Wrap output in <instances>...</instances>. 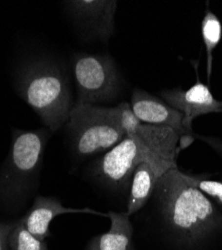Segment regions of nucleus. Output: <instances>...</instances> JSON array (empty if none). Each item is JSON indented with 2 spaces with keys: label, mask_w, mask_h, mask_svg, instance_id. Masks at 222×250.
I'll list each match as a JSON object with an SVG mask.
<instances>
[{
  "label": "nucleus",
  "mask_w": 222,
  "mask_h": 250,
  "mask_svg": "<svg viewBox=\"0 0 222 250\" xmlns=\"http://www.w3.org/2000/svg\"><path fill=\"white\" fill-rule=\"evenodd\" d=\"M65 130L69 148L78 159L108 151L125 137L116 106L74 104Z\"/></svg>",
  "instance_id": "4"
},
{
  "label": "nucleus",
  "mask_w": 222,
  "mask_h": 250,
  "mask_svg": "<svg viewBox=\"0 0 222 250\" xmlns=\"http://www.w3.org/2000/svg\"><path fill=\"white\" fill-rule=\"evenodd\" d=\"M130 106L135 116L142 123L170 127L181 138L191 135L184 127L182 113L171 107L163 99L145 90L136 88L132 91Z\"/></svg>",
  "instance_id": "9"
},
{
  "label": "nucleus",
  "mask_w": 222,
  "mask_h": 250,
  "mask_svg": "<svg viewBox=\"0 0 222 250\" xmlns=\"http://www.w3.org/2000/svg\"><path fill=\"white\" fill-rule=\"evenodd\" d=\"M77 98L74 104H94L114 100L121 80L112 57L103 54L74 53L70 59Z\"/></svg>",
  "instance_id": "6"
},
{
  "label": "nucleus",
  "mask_w": 222,
  "mask_h": 250,
  "mask_svg": "<svg viewBox=\"0 0 222 250\" xmlns=\"http://www.w3.org/2000/svg\"><path fill=\"white\" fill-rule=\"evenodd\" d=\"M51 135L46 127L13 130L10 152L0 170V201L7 211L20 212L36 194Z\"/></svg>",
  "instance_id": "3"
},
{
  "label": "nucleus",
  "mask_w": 222,
  "mask_h": 250,
  "mask_svg": "<svg viewBox=\"0 0 222 250\" xmlns=\"http://www.w3.org/2000/svg\"><path fill=\"white\" fill-rule=\"evenodd\" d=\"M69 213H89L107 217V212H99L90 208L65 207L56 197L37 195L29 210L19 219V222L24 225L34 236L45 241L52 235L49 229L51 221L58 215Z\"/></svg>",
  "instance_id": "10"
},
{
  "label": "nucleus",
  "mask_w": 222,
  "mask_h": 250,
  "mask_svg": "<svg viewBox=\"0 0 222 250\" xmlns=\"http://www.w3.org/2000/svg\"><path fill=\"white\" fill-rule=\"evenodd\" d=\"M201 35H202L206 50L207 77L210 79L213 65V52L222 38V24L217 15L209 9L206 10L202 21H201Z\"/></svg>",
  "instance_id": "13"
},
{
  "label": "nucleus",
  "mask_w": 222,
  "mask_h": 250,
  "mask_svg": "<svg viewBox=\"0 0 222 250\" xmlns=\"http://www.w3.org/2000/svg\"><path fill=\"white\" fill-rule=\"evenodd\" d=\"M150 200L152 250H209L222 229L219 206L178 168L157 180Z\"/></svg>",
  "instance_id": "1"
},
{
  "label": "nucleus",
  "mask_w": 222,
  "mask_h": 250,
  "mask_svg": "<svg viewBox=\"0 0 222 250\" xmlns=\"http://www.w3.org/2000/svg\"><path fill=\"white\" fill-rule=\"evenodd\" d=\"M73 23L86 36L107 42L115 31V0H72L62 2Z\"/></svg>",
  "instance_id": "7"
},
{
  "label": "nucleus",
  "mask_w": 222,
  "mask_h": 250,
  "mask_svg": "<svg viewBox=\"0 0 222 250\" xmlns=\"http://www.w3.org/2000/svg\"><path fill=\"white\" fill-rule=\"evenodd\" d=\"M152 166L158 179L172 168L158 157L144 143L126 135L89 167L90 178L105 189L121 193L128 192L133 173L141 163Z\"/></svg>",
  "instance_id": "5"
},
{
  "label": "nucleus",
  "mask_w": 222,
  "mask_h": 250,
  "mask_svg": "<svg viewBox=\"0 0 222 250\" xmlns=\"http://www.w3.org/2000/svg\"><path fill=\"white\" fill-rule=\"evenodd\" d=\"M189 178L199 190L202 191L213 202L222 208V182L191 175H189Z\"/></svg>",
  "instance_id": "15"
},
{
  "label": "nucleus",
  "mask_w": 222,
  "mask_h": 250,
  "mask_svg": "<svg viewBox=\"0 0 222 250\" xmlns=\"http://www.w3.org/2000/svg\"><path fill=\"white\" fill-rule=\"evenodd\" d=\"M8 243L10 250H49L44 240L34 236L19 220L15 221Z\"/></svg>",
  "instance_id": "14"
},
{
  "label": "nucleus",
  "mask_w": 222,
  "mask_h": 250,
  "mask_svg": "<svg viewBox=\"0 0 222 250\" xmlns=\"http://www.w3.org/2000/svg\"><path fill=\"white\" fill-rule=\"evenodd\" d=\"M161 97L171 107L183 114V125L188 133H192V122L201 115L220 112L222 101L217 100L209 87L197 80L188 89H168L161 92Z\"/></svg>",
  "instance_id": "8"
},
{
  "label": "nucleus",
  "mask_w": 222,
  "mask_h": 250,
  "mask_svg": "<svg viewBox=\"0 0 222 250\" xmlns=\"http://www.w3.org/2000/svg\"><path fill=\"white\" fill-rule=\"evenodd\" d=\"M17 92L53 134L68 121L74 105L67 71L54 56L39 53L23 60Z\"/></svg>",
  "instance_id": "2"
},
{
  "label": "nucleus",
  "mask_w": 222,
  "mask_h": 250,
  "mask_svg": "<svg viewBox=\"0 0 222 250\" xmlns=\"http://www.w3.org/2000/svg\"><path fill=\"white\" fill-rule=\"evenodd\" d=\"M108 231L92 237L84 250H137L133 237L134 227L126 212L108 211Z\"/></svg>",
  "instance_id": "11"
},
{
  "label": "nucleus",
  "mask_w": 222,
  "mask_h": 250,
  "mask_svg": "<svg viewBox=\"0 0 222 250\" xmlns=\"http://www.w3.org/2000/svg\"><path fill=\"white\" fill-rule=\"evenodd\" d=\"M220 112H222V109H221V111H220Z\"/></svg>",
  "instance_id": "17"
},
{
  "label": "nucleus",
  "mask_w": 222,
  "mask_h": 250,
  "mask_svg": "<svg viewBox=\"0 0 222 250\" xmlns=\"http://www.w3.org/2000/svg\"><path fill=\"white\" fill-rule=\"evenodd\" d=\"M158 177L152 166L141 163L135 169L128 191L126 214L131 216L139 212L149 202Z\"/></svg>",
  "instance_id": "12"
},
{
  "label": "nucleus",
  "mask_w": 222,
  "mask_h": 250,
  "mask_svg": "<svg viewBox=\"0 0 222 250\" xmlns=\"http://www.w3.org/2000/svg\"><path fill=\"white\" fill-rule=\"evenodd\" d=\"M15 222H0V250H10L8 238Z\"/></svg>",
  "instance_id": "16"
}]
</instances>
